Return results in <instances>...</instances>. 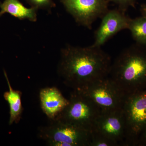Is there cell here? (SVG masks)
<instances>
[{
  "label": "cell",
  "mask_w": 146,
  "mask_h": 146,
  "mask_svg": "<svg viewBox=\"0 0 146 146\" xmlns=\"http://www.w3.org/2000/svg\"><path fill=\"white\" fill-rule=\"evenodd\" d=\"M112 63L101 47L68 45L61 50L58 73L65 85L80 90L108 76Z\"/></svg>",
  "instance_id": "6da1fadb"
},
{
  "label": "cell",
  "mask_w": 146,
  "mask_h": 146,
  "mask_svg": "<svg viewBox=\"0 0 146 146\" xmlns=\"http://www.w3.org/2000/svg\"><path fill=\"white\" fill-rule=\"evenodd\" d=\"M108 77L126 96L146 89V46L135 44L112 63Z\"/></svg>",
  "instance_id": "7a4b0ae2"
},
{
  "label": "cell",
  "mask_w": 146,
  "mask_h": 146,
  "mask_svg": "<svg viewBox=\"0 0 146 146\" xmlns=\"http://www.w3.org/2000/svg\"><path fill=\"white\" fill-rule=\"evenodd\" d=\"M66 107L55 119L90 132L101 110L82 91L73 90Z\"/></svg>",
  "instance_id": "3957f363"
},
{
  "label": "cell",
  "mask_w": 146,
  "mask_h": 146,
  "mask_svg": "<svg viewBox=\"0 0 146 146\" xmlns=\"http://www.w3.org/2000/svg\"><path fill=\"white\" fill-rule=\"evenodd\" d=\"M122 109L125 121V134L122 146H138L146 129V89L126 97Z\"/></svg>",
  "instance_id": "277c9868"
},
{
  "label": "cell",
  "mask_w": 146,
  "mask_h": 146,
  "mask_svg": "<svg viewBox=\"0 0 146 146\" xmlns=\"http://www.w3.org/2000/svg\"><path fill=\"white\" fill-rule=\"evenodd\" d=\"M39 129V137L51 146H89L90 132L55 119Z\"/></svg>",
  "instance_id": "5b68a950"
},
{
  "label": "cell",
  "mask_w": 146,
  "mask_h": 146,
  "mask_svg": "<svg viewBox=\"0 0 146 146\" xmlns=\"http://www.w3.org/2000/svg\"><path fill=\"white\" fill-rule=\"evenodd\" d=\"M78 90L89 97L101 111L122 109L126 97L108 76Z\"/></svg>",
  "instance_id": "8992f818"
},
{
  "label": "cell",
  "mask_w": 146,
  "mask_h": 146,
  "mask_svg": "<svg viewBox=\"0 0 146 146\" xmlns=\"http://www.w3.org/2000/svg\"><path fill=\"white\" fill-rule=\"evenodd\" d=\"M108 0H62L68 13L80 25L89 29L99 18L107 12Z\"/></svg>",
  "instance_id": "52a82bcc"
},
{
  "label": "cell",
  "mask_w": 146,
  "mask_h": 146,
  "mask_svg": "<svg viewBox=\"0 0 146 146\" xmlns=\"http://www.w3.org/2000/svg\"><path fill=\"white\" fill-rule=\"evenodd\" d=\"M125 129V118L122 108L101 111L91 131L102 134L120 146L124 140Z\"/></svg>",
  "instance_id": "ba28073f"
},
{
  "label": "cell",
  "mask_w": 146,
  "mask_h": 146,
  "mask_svg": "<svg viewBox=\"0 0 146 146\" xmlns=\"http://www.w3.org/2000/svg\"><path fill=\"white\" fill-rule=\"evenodd\" d=\"M99 27L96 31L93 46L102 47L119 32L128 29L130 18L119 9L108 10L102 18Z\"/></svg>",
  "instance_id": "9c48e42d"
},
{
  "label": "cell",
  "mask_w": 146,
  "mask_h": 146,
  "mask_svg": "<svg viewBox=\"0 0 146 146\" xmlns=\"http://www.w3.org/2000/svg\"><path fill=\"white\" fill-rule=\"evenodd\" d=\"M39 97L42 111L50 121L57 118L69 102L68 99L55 87L41 89Z\"/></svg>",
  "instance_id": "30bf717a"
},
{
  "label": "cell",
  "mask_w": 146,
  "mask_h": 146,
  "mask_svg": "<svg viewBox=\"0 0 146 146\" xmlns=\"http://www.w3.org/2000/svg\"><path fill=\"white\" fill-rule=\"evenodd\" d=\"M4 74L8 85L9 91L5 92L3 97L9 106V124L11 125L14 123H19L21 120L23 112L21 100L22 93L20 91L13 89L6 72L5 70H4Z\"/></svg>",
  "instance_id": "8fae6325"
},
{
  "label": "cell",
  "mask_w": 146,
  "mask_h": 146,
  "mask_svg": "<svg viewBox=\"0 0 146 146\" xmlns=\"http://www.w3.org/2000/svg\"><path fill=\"white\" fill-rule=\"evenodd\" d=\"M0 9L1 15L9 13L20 20L28 19L32 22H35L37 20L38 9L33 7L27 8L18 0H4L0 3Z\"/></svg>",
  "instance_id": "7c38bea8"
},
{
  "label": "cell",
  "mask_w": 146,
  "mask_h": 146,
  "mask_svg": "<svg viewBox=\"0 0 146 146\" xmlns=\"http://www.w3.org/2000/svg\"><path fill=\"white\" fill-rule=\"evenodd\" d=\"M127 29L136 44L146 46V18L142 16L130 18Z\"/></svg>",
  "instance_id": "4fadbf2b"
},
{
  "label": "cell",
  "mask_w": 146,
  "mask_h": 146,
  "mask_svg": "<svg viewBox=\"0 0 146 146\" xmlns=\"http://www.w3.org/2000/svg\"><path fill=\"white\" fill-rule=\"evenodd\" d=\"M90 135L91 138L89 146H119L117 142L97 132L91 131Z\"/></svg>",
  "instance_id": "5bb4252c"
},
{
  "label": "cell",
  "mask_w": 146,
  "mask_h": 146,
  "mask_svg": "<svg viewBox=\"0 0 146 146\" xmlns=\"http://www.w3.org/2000/svg\"><path fill=\"white\" fill-rule=\"evenodd\" d=\"M32 7L36 9H49L55 6L52 0H26Z\"/></svg>",
  "instance_id": "9a60e30c"
},
{
  "label": "cell",
  "mask_w": 146,
  "mask_h": 146,
  "mask_svg": "<svg viewBox=\"0 0 146 146\" xmlns=\"http://www.w3.org/2000/svg\"><path fill=\"white\" fill-rule=\"evenodd\" d=\"M115 3L118 6V9L125 13L129 7H135L136 0H108Z\"/></svg>",
  "instance_id": "2e32d148"
},
{
  "label": "cell",
  "mask_w": 146,
  "mask_h": 146,
  "mask_svg": "<svg viewBox=\"0 0 146 146\" xmlns=\"http://www.w3.org/2000/svg\"><path fill=\"white\" fill-rule=\"evenodd\" d=\"M138 146H146V129L140 136L138 140Z\"/></svg>",
  "instance_id": "e0dca14e"
},
{
  "label": "cell",
  "mask_w": 146,
  "mask_h": 146,
  "mask_svg": "<svg viewBox=\"0 0 146 146\" xmlns=\"http://www.w3.org/2000/svg\"><path fill=\"white\" fill-rule=\"evenodd\" d=\"M140 11L142 14V16L146 18V4H143L141 5Z\"/></svg>",
  "instance_id": "ac0fdd59"
},
{
  "label": "cell",
  "mask_w": 146,
  "mask_h": 146,
  "mask_svg": "<svg viewBox=\"0 0 146 146\" xmlns=\"http://www.w3.org/2000/svg\"><path fill=\"white\" fill-rule=\"evenodd\" d=\"M2 16V15H1V14H0V18H1V16Z\"/></svg>",
  "instance_id": "d6986e66"
},
{
  "label": "cell",
  "mask_w": 146,
  "mask_h": 146,
  "mask_svg": "<svg viewBox=\"0 0 146 146\" xmlns=\"http://www.w3.org/2000/svg\"></svg>",
  "instance_id": "ffe728a7"
}]
</instances>
